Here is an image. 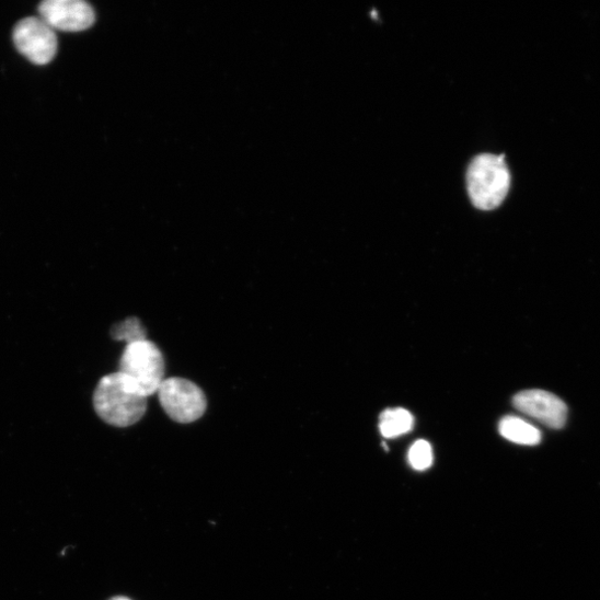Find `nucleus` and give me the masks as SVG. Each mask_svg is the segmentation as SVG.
I'll return each instance as SVG.
<instances>
[{
  "label": "nucleus",
  "mask_w": 600,
  "mask_h": 600,
  "mask_svg": "<svg viewBox=\"0 0 600 600\" xmlns=\"http://www.w3.org/2000/svg\"><path fill=\"white\" fill-rule=\"evenodd\" d=\"M158 393L165 413L180 424L194 423L206 412V396L191 381L178 378L164 380Z\"/></svg>",
  "instance_id": "obj_4"
},
{
  "label": "nucleus",
  "mask_w": 600,
  "mask_h": 600,
  "mask_svg": "<svg viewBox=\"0 0 600 600\" xmlns=\"http://www.w3.org/2000/svg\"><path fill=\"white\" fill-rule=\"evenodd\" d=\"M512 404L520 413L528 415L550 428L561 429L568 415L566 404L556 395L541 390L518 393Z\"/></svg>",
  "instance_id": "obj_7"
},
{
  "label": "nucleus",
  "mask_w": 600,
  "mask_h": 600,
  "mask_svg": "<svg viewBox=\"0 0 600 600\" xmlns=\"http://www.w3.org/2000/svg\"><path fill=\"white\" fill-rule=\"evenodd\" d=\"M38 13L50 28L61 32L86 31L96 20L93 8L83 0H46Z\"/></svg>",
  "instance_id": "obj_6"
},
{
  "label": "nucleus",
  "mask_w": 600,
  "mask_h": 600,
  "mask_svg": "<svg viewBox=\"0 0 600 600\" xmlns=\"http://www.w3.org/2000/svg\"><path fill=\"white\" fill-rule=\"evenodd\" d=\"M414 427L413 415L404 408L388 409L380 417V430L385 438H396Z\"/></svg>",
  "instance_id": "obj_9"
},
{
  "label": "nucleus",
  "mask_w": 600,
  "mask_h": 600,
  "mask_svg": "<svg viewBox=\"0 0 600 600\" xmlns=\"http://www.w3.org/2000/svg\"><path fill=\"white\" fill-rule=\"evenodd\" d=\"M510 187V173L505 155L477 157L468 171V189L473 205L481 210H493L501 205Z\"/></svg>",
  "instance_id": "obj_2"
},
{
  "label": "nucleus",
  "mask_w": 600,
  "mask_h": 600,
  "mask_svg": "<svg viewBox=\"0 0 600 600\" xmlns=\"http://www.w3.org/2000/svg\"><path fill=\"white\" fill-rule=\"evenodd\" d=\"M112 336L115 341L126 342L127 345L147 339L146 331L138 319H128L115 325Z\"/></svg>",
  "instance_id": "obj_10"
},
{
  "label": "nucleus",
  "mask_w": 600,
  "mask_h": 600,
  "mask_svg": "<svg viewBox=\"0 0 600 600\" xmlns=\"http://www.w3.org/2000/svg\"><path fill=\"white\" fill-rule=\"evenodd\" d=\"M408 461L415 471L428 470L434 461L430 443L426 440L416 441L409 449Z\"/></svg>",
  "instance_id": "obj_11"
},
{
  "label": "nucleus",
  "mask_w": 600,
  "mask_h": 600,
  "mask_svg": "<svg viewBox=\"0 0 600 600\" xmlns=\"http://www.w3.org/2000/svg\"><path fill=\"white\" fill-rule=\"evenodd\" d=\"M13 39L19 51L36 65H47L56 56L57 37L41 18H27L14 28Z\"/></svg>",
  "instance_id": "obj_5"
},
{
  "label": "nucleus",
  "mask_w": 600,
  "mask_h": 600,
  "mask_svg": "<svg viewBox=\"0 0 600 600\" xmlns=\"http://www.w3.org/2000/svg\"><path fill=\"white\" fill-rule=\"evenodd\" d=\"M93 400L97 415L116 427H128L138 423L147 409V399L119 371L107 374L100 381Z\"/></svg>",
  "instance_id": "obj_1"
},
{
  "label": "nucleus",
  "mask_w": 600,
  "mask_h": 600,
  "mask_svg": "<svg viewBox=\"0 0 600 600\" xmlns=\"http://www.w3.org/2000/svg\"><path fill=\"white\" fill-rule=\"evenodd\" d=\"M111 600H131V599H129V598H127V597L118 596V597H114V598L111 599Z\"/></svg>",
  "instance_id": "obj_12"
},
{
  "label": "nucleus",
  "mask_w": 600,
  "mask_h": 600,
  "mask_svg": "<svg viewBox=\"0 0 600 600\" xmlns=\"http://www.w3.org/2000/svg\"><path fill=\"white\" fill-rule=\"evenodd\" d=\"M500 435L515 443L535 446L542 441V432L527 420L516 416H506L499 423Z\"/></svg>",
  "instance_id": "obj_8"
},
{
  "label": "nucleus",
  "mask_w": 600,
  "mask_h": 600,
  "mask_svg": "<svg viewBox=\"0 0 600 600\" xmlns=\"http://www.w3.org/2000/svg\"><path fill=\"white\" fill-rule=\"evenodd\" d=\"M119 372L126 374L141 396L148 399L157 394L164 382L163 354L148 339L128 344L119 361Z\"/></svg>",
  "instance_id": "obj_3"
}]
</instances>
